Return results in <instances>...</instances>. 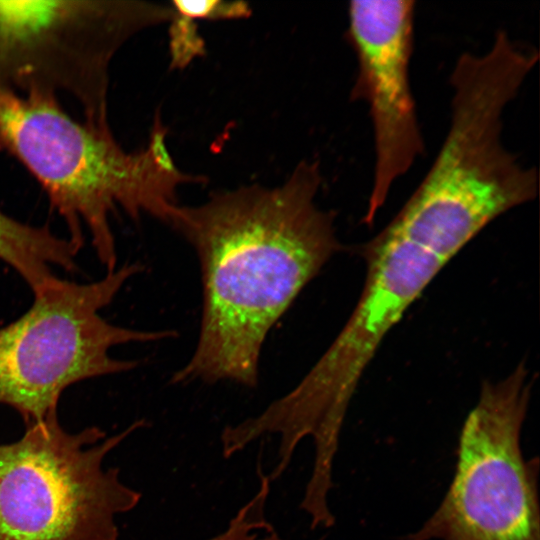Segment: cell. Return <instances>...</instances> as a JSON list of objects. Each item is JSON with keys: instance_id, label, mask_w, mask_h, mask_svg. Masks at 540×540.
I'll list each match as a JSON object with an SVG mask.
<instances>
[{"instance_id": "obj_9", "label": "cell", "mask_w": 540, "mask_h": 540, "mask_svg": "<svg viewBox=\"0 0 540 540\" xmlns=\"http://www.w3.org/2000/svg\"><path fill=\"white\" fill-rule=\"evenodd\" d=\"M415 4L413 0H354L347 9L346 36L357 61L350 98L367 103L374 138L367 224L424 151L409 76Z\"/></svg>"}, {"instance_id": "obj_12", "label": "cell", "mask_w": 540, "mask_h": 540, "mask_svg": "<svg viewBox=\"0 0 540 540\" xmlns=\"http://www.w3.org/2000/svg\"><path fill=\"white\" fill-rule=\"evenodd\" d=\"M170 7L192 20H235L251 16L252 10L244 1L174 0Z\"/></svg>"}, {"instance_id": "obj_4", "label": "cell", "mask_w": 540, "mask_h": 540, "mask_svg": "<svg viewBox=\"0 0 540 540\" xmlns=\"http://www.w3.org/2000/svg\"><path fill=\"white\" fill-rule=\"evenodd\" d=\"M0 149L41 185L72 242L81 248L88 233L106 273L117 269L113 214L122 210L131 219L148 214L166 223L177 205V187L204 181L176 166L163 138L128 152L111 129L76 121L49 94L0 88Z\"/></svg>"}, {"instance_id": "obj_2", "label": "cell", "mask_w": 540, "mask_h": 540, "mask_svg": "<svg viewBox=\"0 0 540 540\" xmlns=\"http://www.w3.org/2000/svg\"><path fill=\"white\" fill-rule=\"evenodd\" d=\"M539 59L498 30L483 53L464 52L449 82L450 124L430 169L382 230L447 263L492 221L533 201L536 168L503 142L505 110Z\"/></svg>"}, {"instance_id": "obj_8", "label": "cell", "mask_w": 540, "mask_h": 540, "mask_svg": "<svg viewBox=\"0 0 540 540\" xmlns=\"http://www.w3.org/2000/svg\"><path fill=\"white\" fill-rule=\"evenodd\" d=\"M531 384L524 362L482 384L461 428L451 484L406 540H540L539 461H526L520 445Z\"/></svg>"}, {"instance_id": "obj_7", "label": "cell", "mask_w": 540, "mask_h": 540, "mask_svg": "<svg viewBox=\"0 0 540 540\" xmlns=\"http://www.w3.org/2000/svg\"><path fill=\"white\" fill-rule=\"evenodd\" d=\"M170 6L131 0H0V88L71 96L84 122L110 129L109 70L142 30L169 22Z\"/></svg>"}, {"instance_id": "obj_6", "label": "cell", "mask_w": 540, "mask_h": 540, "mask_svg": "<svg viewBox=\"0 0 540 540\" xmlns=\"http://www.w3.org/2000/svg\"><path fill=\"white\" fill-rule=\"evenodd\" d=\"M141 271L138 263L125 264L93 282L58 278L35 293L30 308L0 328V403L15 409L25 423L41 421L57 414L69 386L137 366V361L111 356L112 348L173 337V331L117 326L100 314Z\"/></svg>"}, {"instance_id": "obj_5", "label": "cell", "mask_w": 540, "mask_h": 540, "mask_svg": "<svg viewBox=\"0 0 540 540\" xmlns=\"http://www.w3.org/2000/svg\"><path fill=\"white\" fill-rule=\"evenodd\" d=\"M144 425L106 437L96 426L67 432L57 414L26 423L19 440L0 444V540H118L116 517L141 494L103 461Z\"/></svg>"}, {"instance_id": "obj_11", "label": "cell", "mask_w": 540, "mask_h": 540, "mask_svg": "<svg viewBox=\"0 0 540 540\" xmlns=\"http://www.w3.org/2000/svg\"><path fill=\"white\" fill-rule=\"evenodd\" d=\"M169 22L170 67L182 69L205 54V43L194 20L173 11Z\"/></svg>"}, {"instance_id": "obj_3", "label": "cell", "mask_w": 540, "mask_h": 540, "mask_svg": "<svg viewBox=\"0 0 540 540\" xmlns=\"http://www.w3.org/2000/svg\"><path fill=\"white\" fill-rule=\"evenodd\" d=\"M366 276L360 297L331 345L288 393L259 414L226 426L222 454L229 458L265 436L279 440L274 468L278 479L305 438L314 445L311 475L300 508L313 525L333 519L328 506L333 465L350 402L381 343L408 308L447 264L404 239L381 231L362 253Z\"/></svg>"}, {"instance_id": "obj_1", "label": "cell", "mask_w": 540, "mask_h": 540, "mask_svg": "<svg viewBox=\"0 0 540 540\" xmlns=\"http://www.w3.org/2000/svg\"><path fill=\"white\" fill-rule=\"evenodd\" d=\"M317 160H303L276 187L259 184L175 205L166 224L195 249L203 307L198 341L173 383H258L265 339L341 244L335 214L316 202Z\"/></svg>"}, {"instance_id": "obj_10", "label": "cell", "mask_w": 540, "mask_h": 540, "mask_svg": "<svg viewBox=\"0 0 540 540\" xmlns=\"http://www.w3.org/2000/svg\"><path fill=\"white\" fill-rule=\"evenodd\" d=\"M78 251L46 226H33L0 211V260L12 267L36 293L53 282V268L75 271Z\"/></svg>"}]
</instances>
